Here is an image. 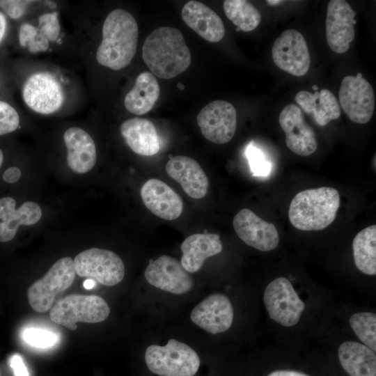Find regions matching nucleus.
<instances>
[{"mask_svg": "<svg viewBox=\"0 0 376 376\" xmlns=\"http://www.w3.org/2000/svg\"><path fill=\"white\" fill-rule=\"evenodd\" d=\"M73 261L77 275L91 278L104 285H116L125 276L123 260L109 250L88 249L77 255Z\"/></svg>", "mask_w": 376, "mask_h": 376, "instance_id": "nucleus-7", "label": "nucleus"}, {"mask_svg": "<svg viewBox=\"0 0 376 376\" xmlns=\"http://www.w3.org/2000/svg\"><path fill=\"white\" fill-rule=\"evenodd\" d=\"M26 104L33 111L49 114L58 110L64 95L58 81L47 72H38L26 81L22 91Z\"/></svg>", "mask_w": 376, "mask_h": 376, "instance_id": "nucleus-13", "label": "nucleus"}, {"mask_svg": "<svg viewBox=\"0 0 376 376\" xmlns=\"http://www.w3.org/2000/svg\"><path fill=\"white\" fill-rule=\"evenodd\" d=\"M54 322L70 330L77 329V322L97 323L109 316L110 308L97 295H70L58 300L49 310Z\"/></svg>", "mask_w": 376, "mask_h": 376, "instance_id": "nucleus-5", "label": "nucleus"}, {"mask_svg": "<svg viewBox=\"0 0 376 376\" xmlns=\"http://www.w3.org/2000/svg\"><path fill=\"white\" fill-rule=\"evenodd\" d=\"M312 89H313V91H318V86H316V85H313V86H312Z\"/></svg>", "mask_w": 376, "mask_h": 376, "instance_id": "nucleus-45", "label": "nucleus"}, {"mask_svg": "<svg viewBox=\"0 0 376 376\" xmlns=\"http://www.w3.org/2000/svg\"><path fill=\"white\" fill-rule=\"evenodd\" d=\"M142 56L152 75L165 79L185 71L191 61L182 33L169 26L159 27L151 32L143 43Z\"/></svg>", "mask_w": 376, "mask_h": 376, "instance_id": "nucleus-1", "label": "nucleus"}, {"mask_svg": "<svg viewBox=\"0 0 376 376\" xmlns=\"http://www.w3.org/2000/svg\"><path fill=\"white\" fill-rule=\"evenodd\" d=\"M6 29V19L4 15L0 12V44L3 40Z\"/></svg>", "mask_w": 376, "mask_h": 376, "instance_id": "nucleus-41", "label": "nucleus"}, {"mask_svg": "<svg viewBox=\"0 0 376 376\" xmlns=\"http://www.w3.org/2000/svg\"><path fill=\"white\" fill-rule=\"evenodd\" d=\"M37 29L49 41H55L58 38L60 32L57 13L54 12L40 15Z\"/></svg>", "mask_w": 376, "mask_h": 376, "instance_id": "nucleus-33", "label": "nucleus"}, {"mask_svg": "<svg viewBox=\"0 0 376 376\" xmlns=\"http://www.w3.org/2000/svg\"><path fill=\"white\" fill-rule=\"evenodd\" d=\"M178 87H179L181 90L184 88V86H183L182 84H180V83L178 84Z\"/></svg>", "mask_w": 376, "mask_h": 376, "instance_id": "nucleus-46", "label": "nucleus"}, {"mask_svg": "<svg viewBox=\"0 0 376 376\" xmlns=\"http://www.w3.org/2000/svg\"><path fill=\"white\" fill-rule=\"evenodd\" d=\"M144 275L151 285L175 295L187 293L194 286L192 276L180 261L166 255L150 260Z\"/></svg>", "mask_w": 376, "mask_h": 376, "instance_id": "nucleus-12", "label": "nucleus"}, {"mask_svg": "<svg viewBox=\"0 0 376 376\" xmlns=\"http://www.w3.org/2000/svg\"><path fill=\"white\" fill-rule=\"evenodd\" d=\"M233 226L237 236L254 249L269 251L279 244V235L276 226L249 209L240 210L233 218Z\"/></svg>", "mask_w": 376, "mask_h": 376, "instance_id": "nucleus-16", "label": "nucleus"}, {"mask_svg": "<svg viewBox=\"0 0 376 376\" xmlns=\"http://www.w3.org/2000/svg\"><path fill=\"white\" fill-rule=\"evenodd\" d=\"M356 13L347 1L331 0L327 5L326 38L330 49L337 54L346 52L355 37Z\"/></svg>", "mask_w": 376, "mask_h": 376, "instance_id": "nucleus-14", "label": "nucleus"}, {"mask_svg": "<svg viewBox=\"0 0 376 376\" xmlns=\"http://www.w3.org/2000/svg\"><path fill=\"white\" fill-rule=\"evenodd\" d=\"M15 205V201L13 198L0 199L1 242H6L13 240L19 225H33L41 218V208L34 202H26L17 210Z\"/></svg>", "mask_w": 376, "mask_h": 376, "instance_id": "nucleus-21", "label": "nucleus"}, {"mask_svg": "<svg viewBox=\"0 0 376 376\" xmlns=\"http://www.w3.org/2000/svg\"><path fill=\"white\" fill-rule=\"evenodd\" d=\"M247 157L253 172L258 175H266L267 173L269 170V165L259 150L253 147H249Z\"/></svg>", "mask_w": 376, "mask_h": 376, "instance_id": "nucleus-35", "label": "nucleus"}, {"mask_svg": "<svg viewBox=\"0 0 376 376\" xmlns=\"http://www.w3.org/2000/svg\"><path fill=\"white\" fill-rule=\"evenodd\" d=\"M184 22L205 40L217 42L225 35V26L219 16L204 3L189 1L182 9Z\"/></svg>", "mask_w": 376, "mask_h": 376, "instance_id": "nucleus-20", "label": "nucleus"}, {"mask_svg": "<svg viewBox=\"0 0 376 376\" xmlns=\"http://www.w3.org/2000/svg\"><path fill=\"white\" fill-rule=\"evenodd\" d=\"M160 88L155 76L149 72L141 73L131 91L125 95L126 109L136 115L150 111L158 100Z\"/></svg>", "mask_w": 376, "mask_h": 376, "instance_id": "nucleus-27", "label": "nucleus"}, {"mask_svg": "<svg viewBox=\"0 0 376 376\" xmlns=\"http://www.w3.org/2000/svg\"><path fill=\"white\" fill-rule=\"evenodd\" d=\"M37 27L29 24H23L19 31V41L22 47H27L28 45L34 39L37 34Z\"/></svg>", "mask_w": 376, "mask_h": 376, "instance_id": "nucleus-36", "label": "nucleus"}, {"mask_svg": "<svg viewBox=\"0 0 376 376\" xmlns=\"http://www.w3.org/2000/svg\"><path fill=\"white\" fill-rule=\"evenodd\" d=\"M75 275L74 261L71 258L58 260L45 276L28 289L27 297L31 307L40 313L49 311L56 295L72 285Z\"/></svg>", "mask_w": 376, "mask_h": 376, "instance_id": "nucleus-6", "label": "nucleus"}, {"mask_svg": "<svg viewBox=\"0 0 376 376\" xmlns=\"http://www.w3.org/2000/svg\"><path fill=\"white\" fill-rule=\"evenodd\" d=\"M67 148V162L70 169L77 173L91 171L97 161L96 148L92 137L79 127H70L64 134Z\"/></svg>", "mask_w": 376, "mask_h": 376, "instance_id": "nucleus-22", "label": "nucleus"}, {"mask_svg": "<svg viewBox=\"0 0 376 376\" xmlns=\"http://www.w3.org/2000/svg\"><path fill=\"white\" fill-rule=\"evenodd\" d=\"M263 301L269 318L284 327L297 324L305 309V304L291 282L284 277L276 278L267 285Z\"/></svg>", "mask_w": 376, "mask_h": 376, "instance_id": "nucleus-8", "label": "nucleus"}, {"mask_svg": "<svg viewBox=\"0 0 376 376\" xmlns=\"http://www.w3.org/2000/svg\"><path fill=\"white\" fill-rule=\"evenodd\" d=\"M181 264L190 273L198 271L205 260L219 253L223 249L220 236L214 233H195L181 244Z\"/></svg>", "mask_w": 376, "mask_h": 376, "instance_id": "nucleus-23", "label": "nucleus"}, {"mask_svg": "<svg viewBox=\"0 0 376 376\" xmlns=\"http://www.w3.org/2000/svg\"><path fill=\"white\" fill-rule=\"evenodd\" d=\"M141 196L146 207L161 219L174 220L182 212L183 202L180 196L159 179L146 181L141 189Z\"/></svg>", "mask_w": 376, "mask_h": 376, "instance_id": "nucleus-18", "label": "nucleus"}, {"mask_svg": "<svg viewBox=\"0 0 376 376\" xmlns=\"http://www.w3.org/2000/svg\"><path fill=\"white\" fill-rule=\"evenodd\" d=\"M19 123L17 111L7 102L0 101V135L15 131Z\"/></svg>", "mask_w": 376, "mask_h": 376, "instance_id": "nucleus-32", "label": "nucleus"}, {"mask_svg": "<svg viewBox=\"0 0 376 376\" xmlns=\"http://www.w3.org/2000/svg\"><path fill=\"white\" fill-rule=\"evenodd\" d=\"M95 280L92 279H86V281H84L83 283L84 287L87 290L92 289L95 286Z\"/></svg>", "mask_w": 376, "mask_h": 376, "instance_id": "nucleus-42", "label": "nucleus"}, {"mask_svg": "<svg viewBox=\"0 0 376 376\" xmlns=\"http://www.w3.org/2000/svg\"><path fill=\"white\" fill-rule=\"evenodd\" d=\"M268 376H308V375L295 370H279L272 372Z\"/></svg>", "mask_w": 376, "mask_h": 376, "instance_id": "nucleus-40", "label": "nucleus"}, {"mask_svg": "<svg viewBox=\"0 0 376 376\" xmlns=\"http://www.w3.org/2000/svg\"><path fill=\"white\" fill-rule=\"evenodd\" d=\"M223 8L226 17L244 31L254 30L261 21L259 10L245 0H225Z\"/></svg>", "mask_w": 376, "mask_h": 376, "instance_id": "nucleus-29", "label": "nucleus"}, {"mask_svg": "<svg viewBox=\"0 0 376 376\" xmlns=\"http://www.w3.org/2000/svg\"><path fill=\"white\" fill-rule=\"evenodd\" d=\"M340 365L350 376H376V355L368 347L345 341L338 350Z\"/></svg>", "mask_w": 376, "mask_h": 376, "instance_id": "nucleus-26", "label": "nucleus"}, {"mask_svg": "<svg viewBox=\"0 0 376 376\" xmlns=\"http://www.w3.org/2000/svg\"><path fill=\"white\" fill-rule=\"evenodd\" d=\"M21 176L20 170L15 166L8 168L3 174V179L8 183L17 182Z\"/></svg>", "mask_w": 376, "mask_h": 376, "instance_id": "nucleus-39", "label": "nucleus"}, {"mask_svg": "<svg viewBox=\"0 0 376 376\" xmlns=\"http://www.w3.org/2000/svg\"><path fill=\"white\" fill-rule=\"evenodd\" d=\"M33 53L45 52L49 47V40L38 30L34 39L26 47Z\"/></svg>", "mask_w": 376, "mask_h": 376, "instance_id": "nucleus-37", "label": "nucleus"}, {"mask_svg": "<svg viewBox=\"0 0 376 376\" xmlns=\"http://www.w3.org/2000/svg\"><path fill=\"white\" fill-rule=\"evenodd\" d=\"M295 100L305 112L313 115L319 126H325L340 116V104L328 89L318 91L313 94L301 91L297 93Z\"/></svg>", "mask_w": 376, "mask_h": 376, "instance_id": "nucleus-25", "label": "nucleus"}, {"mask_svg": "<svg viewBox=\"0 0 376 376\" xmlns=\"http://www.w3.org/2000/svg\"><path fill=\"white\" fill-rule=\"evenodd\" d=\"M272 59L281 70L296 76L305 75L310 67L311 56L306 41L297 30L284 31L272 48Z\"/></svg>", "mask_w": 376, "mask_h": 376, "instance_id": "nucleus-10", "label": "nucleus"}, {"mask_svg": "<svg viewBox=\"0 0 376 376\" xmlns=\"http://www.w3.org/2000/svg\"><path fill=\"white\" fill-rule=\"evenodd\" d=\"M138 36L132 15L121 8L113 10L103 24L102 39L96 52L97 62L114 70L125 68L136 54Z\"/></svg>", "mask_w": 376, "mask_h": 376, "instance_id": "nucleus-2", "label": "nucleus"}, {"mask_svg": "<svg viewBox=\"0 0 376 376\" xmlns=\"http://www.w3.org/2000/svg\"><path fill=\"white\" fill-rule=\"evenodd\" d=\"M267 3L268 4H270V5H276V4H279L281 2H282V1H270V0H268L267 1Z\"/></svg>", "mask_w": 376, "mask_h": 376, "instance_id": "nucleus-43", "label": "nucleus"}, {"mask_svg": "<svg viewBox=\"0 0 376 376\" xmlns=\"http://www.w3.org/2000/svg\"><path fill=\"white\" fill-rule=\"evenodd\" d=\"M340 203L339 192L331 187L308 189L291 201L288 218L300 230H321L335 220Z\"/></svg>", "mask_w": 376, "mask_h": 376, "instance_id": "nucleus-3", "label": "nucleus"}, {"mask_svg": "<svg viewBox=\"0 0 376 376\" xmlns=\"http://www.w3.org/2000/svg\"><path fill=\"white\" fill-rule=\"evenodd\" d=\"M145 361L148 369L159 376H194L200 366L197 353L188 345L173 338L165 346L148 347Z\"/></svg>", "mask_w": 376, "mask_h": 376, "instance_id": "nucleus-4", "label": "nucleus"}, {"mask_svg": "<svg viewBox=\"0 0 376 376\" xmlns=\"http://www.w3.org/2000/svg\"><path fill=\"white\" fill-rule=\"evenodd\" d=\"M31 1L3 0L0 1L1 8L11 18L19 19L25 13Z\"/></svg>", "mask_w": 376, "mask_h": 376, "instance_id": "nucleus-34", "label": "nucleus"}, {"mask_svg": "<svg viewBox=\"0 0 376 376\" xmlns=\"http://www.w3.org/2000/svg\"><path fill=\"white\" fill-rule=\"evenodd\" d=\"M120 130L127 145L136 154L152 156L159 151V139L150 120L140 118H130L121 124Z\"/></svg>", "mask_w": 376, "mask_h": 376, "instance_id": "nucleus-24", "label": "nucleus"}, {"mask_svg": "<svg viewBox=\"0 0 376 376\" xmlns=\"http://www.w3.org/2000/svg\"><path fill=\"white\" fill-rule=\"evenodd\" d=\"M3 155L1 150L0 149V166L3 162Z\"/></svg>", "mask_w": 376, "mask_h": 376, "instance_id": "nucleus-44", "label": "nucleus"}, {"mask_svg": "<svg viewBox=\"0 0 376 376\" xmlns=\"http://www.w3.org/2000/svg\"><path fill=\"white\" fill-rule=\"evenodd\" d=\"M354 260L362 273L376 274V226L372 225L359 232L352 242Z\"/></svg>", "mask_w": 376, "mask_h": 376, "instance_id": "nucleus-28", "label": "nucleus"}, {"mask_svg": "<svg viewBox=\"0 0 376 376\" xmlns=\"http://www.w3.org/2000/svg\"><path fill=\"white\" fill-rule=\"evenodd\" d=\"M166 171L191 198L200 199L207 194L208 178L195 159L182 155L173 157L166 164Z\"/></svg>", "mask_w": 376, "mask_h": 376, "instance_id": "nucleus-19", "label": "nucleus"}, {"mask_svg": "<svg viewBox=\"0 0 376 376\" xmlns=\"http://www.w3.org/2000/svg\"><path fill=\"white\" fill-rule=\"evenodd\" d=\"M203 136L209 141L223 144L230 141L237 127V112L232 104L215 100L207 104L197 115Z\"/></svg>", "mask_w": 376, "mask_h": 376, "instance_id": "nucleus-11", "label": "nucleus"}, {"mask_svg": "<svg viewBox=\"0 0 376 376\" xmlns=\"http://www.w3.org/2000/svg\"><path fill=\"white\" fill-rule=\"evenodd\" d=\"M351 328L359 339L373 352H376V315L371 312H359L350 318Z\"/></svg>", "mask_w": 376, "mask_h": 376, "instance_id": "nucleus-30", "label": "nucleus"}, {"mask_svg": "<svg viewBox=\"0 0 376 376\" xmlns=\"http://www.w3.org/2000/svg\"><path fill=\"white\" fill-rule=\"evenodd\" d=\"M285 134V143L290 150L299 156H308L318 148L316 134L306 120L301 109L294 104L286 105L279 117Z\"/></svg>", "mask_w": 376, "mask_h": 376, "instance_id": "nucleus-15", "label": "nucleus"}, {"mask_svg": "<svg viewBox=\"0 0 376 376\" xmlns=\"http://www.w3.org/2000/svg\"><path fill=\"white\" fill-rule=\"evenodd\" d=\"M234 313L229 299L224 294L207 296L191 311V320L213 334L227 331L232 325Z\"/></svg>", "mask_w": 376, "mask_h": 376, "instance_id": "nucleus-17", "label": "nucleus"}, {"mask_svg": "<svg viewBox=\"0 0 376 376\" xmlns=\"http://www.w3.org/2000/svg\"><path fill=\"white\" fill-rule=\"evenodd\" d=\"M10 366L15 376H29L28 370L19 354H14L10 359Z\"/></svg>", "mask_w": 376, "mask_h": 376, "instance_id": "nucleus-38", "label": "nucleus"}, {"mask_svg": "<svg viewBox=\"0 0 376 376\" xmlns=\"http://www.w3.org/2000/svg\"><path fill=\"white\" fill-rule=\"evenodd\" d=\"M340 104L355 123L366 124L372 118L375 109V93L371 84L363 77L347 75L340 84Z\"/></svg>", "mask_w": 376, "mask_h": 376, "instance_id": "nucleus-9", "label": "nucleus"}, {"mask_svg": "<svg viewBox=\"0 0 376 376\" xmlns=\"http://www.w3.org/2000/svg\"><path fill=\"white\" fill-rule=\"evenodd\" d=\"M23 341L28 345L38 348L47 349L58 342V335L50 330L40 327H26L21 334Z\"/></svg>", "mask_w": 376, "mask_h": 376, "instance_id": "nucleus-31", "label": "nucleus"}]
</instances>
